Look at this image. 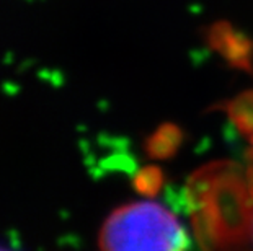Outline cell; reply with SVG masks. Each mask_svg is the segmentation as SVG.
I'll return each instance as SVG.
<instances>
[{
    "label": "cell",
    "instance_id": "obj_3",
    "mask_svg": "<svg viewBox=\"0 0 253 251\" xmlns=\"http://www.w3.org/2000/svg\"><path fill=\"white\" fill-rule=\"evenodd\" d=\"M209 42L219 54L229 59L234 66L250 71L252 66V42L244 35L232 30L227 23H219L209 31Z\"/></svg>",
    "mask_w": 253,
    "mask_h": 251
},
{
    "label": "cell",
    "instance_id": "obj_2",
    "mask_svg": "<svg viewBox=\"0 0 253 251\" xmlns=\"http://www.w3.org/2000/svg\"><path fill=\"white\" fill-rule=\"evenodd\" d=\"M100 248L185 250L191 247L190 235L169 209L152 201L131 202L106 218L100 232Z\"/></svg>",
    "mask_w": 253,
    "mask_h": 251
},
{
    "label": "cell",
    "instance_id": "obj_5",
    "mask_svg": "<svg viewBox=\"0 0 253 251\" xmlns=\"http://www.w3.org/2000/svg\"><path fill=\"white\" fill-rule=\"evenodd\" d=\"M230 121L245 137L253 134V92L237 97L227 105Z\"/></svg>",
    "mask_w": 253,
    "mask_h": 251
},
{
    "label": "cell",
    "instance_id": "obj_7",
    "mask_svg": "<svg viewBox=\"0 0 253 251\" xmlns=\"http://www.w3.org/2000/svg\"><path fill=\"white\" fill-rule=\"evenodd\" d=\"M247 139H249V142H250L249 153H247V157H249V162H247V168H249L250 172L253 173V134H250Z\"/></svg>",
    "mask_w": 253,
    "mask_h": 251
},
{
    "label": "cell",
    "instance_id": "obj_4",
    "mask_svg": "<svg viewBox=\"0 0 253 251\" xmlns=\"http://www.w3.org/2000/svg\"><path fill=\"white\" fill-rule=\"evenodd\" d=\"M181 143V132L175 124L160 126L152 136L147 139L145 148L152 158L164 160L171 157Z\"/></svg>",
    "mask_w": 253,
    "mask_h": 251
},
{
    "label": "cell",
    "instance_id": "obj_8",
    "mask_svg": "<svg viewBox=\"0 0 253 251\" xmlns=\"http://www.w3.org/2000/svg\"><path fill=\"white\" fill-rule=\"evenodd\" d=\"M247 172H249V176H250V183H252V188H253V173L250 172L249 168H247ZM250 247H253V218H252V228H250Z\"/></svg>",
    "mask_w": 253,
    "mask_h": 251
},
{
    "label": "cell",
    "instance_id": "obj_6",
    "mask_svg": "<svg viewBox=\"0 0 253 251\" xmlns=\"http://www.w3.org/2000/svg\"><path fill=\"white\" fill-rule=\"evenodd\" d=\"M134 186L144 196H155L164 186L162 170L157 167H145L134 178Z\"/></svg>",
    "mask_w": 253,
    "mask_h": 251
},
{
    "label": "cell",
    "instance_id": "obj_1",
    "mask_svg": "<svg viewBox=\"0 0 253 251\" xmlns=\"http://www.w3.org/2000/svg\"><path fill=\"white\" fill-rule=\"evenodd\" d=\"M185 201L204 248L250 247L253 188L247 167L230 162L208 165L190 178Z\"/></svg>",
    "mask_w": 253,
    "mask_h": 251
}]
</instances>
